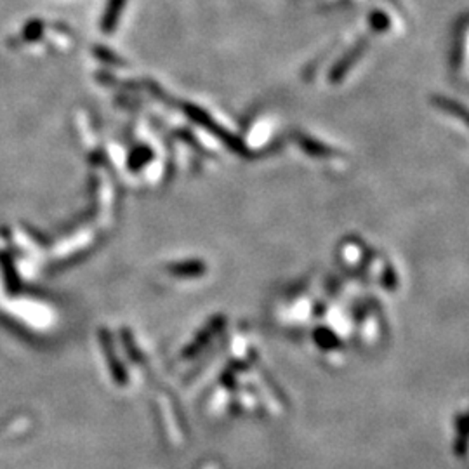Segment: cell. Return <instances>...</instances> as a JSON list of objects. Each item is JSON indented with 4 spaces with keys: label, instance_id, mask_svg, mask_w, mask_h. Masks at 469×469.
Segmentation results:
<instances>
[{
    "label": "cell",
    "instance_id": "obj_1",
    "mask_svg": "<svg viewBox=\"0 0 469 469\" xmlns=\"http://www.w3.org/2000/svg\"><path fill=\"white\" fill-rule=\"evenodd\" d=\"M127 0H108L106 9H104L101 19V31L103 34H114L117 28L120 18H122L123 7Z\"/></svg>",
    "mask_w": 469,
    "mask_h": 469
},
{
    "label": "cell",
    "instance_id": "obj_2",
    "mask_svg": "<svg viewBox=\"0 0 469 469\" xmlns=\"http://www.w3.org/2000/svg\"><path fill=\"white\" fill-rule=\"evenodd\" d=\"M435 103L438 104V106H442L445 111H448V114L455 115V117H459L460 120H464V122L469 123V110L468 108H464L463 104L450 101V99H445V98H436Z\"/></svg>",
    "mask_w": 469,
    "mask_h": 469
},
{
    "label": "cell",
    "instance_id": "obj_3",
    "mask_svg": "<svg viewBox=\"0 0 469 469\" xmlns=\"http://www.w3.org/2000/svg\"><path fill=\"white\" fill-rule=\"evenodd\" d=\"M44 34V23L40 19H31L26 23V26L23 28V40L25 42H37Z\"/></svg>",
    "mask_w": 469,
    "mask_h": 469
},
{
    "label": "cell",
    "instance_id": "obj_4",
    "mask_svg": "<svg viewBox=\"0 0 469 469\" xmlns=\"http://www.w3.org/2000/svg\"><path fill=\"white\" fill-rule=\"evenodd\" d=\"M94 56L99 59V61L106 63V65H111V66H123V65H126V61H123V59H120L118 56L115 54V52L106 49V47L96 46L94 47Z\"/></svg>",
    "mask_w": 469,
    "mask_h": 469
},
{
    "label": "cell",
    "instance_id": "obj_5",
    "mask_svg": "<svg viewBox=\"0 0 469 469\" xmlns=\"http://www.w3.org/2000/svg\"><path fill=\"white\" fill-rule=\"evenodd\" d=\"M360 51H362V47H358V49L351 51L350 54H348V58L344 59V61H341L338 66H336V70H334V75H332V79H334V80H336V79H339V75H341V77H343V74H344V71H346L348 68H350L351 63L355 61V59H356V56L360 54Z\"/></svg>",
    "mask_w": 469,
    "mask_h": 469
},
{
    "label": "cell",
    "instance_id": "obj_6",
    "mask_svg": "<svg viewBox=\"0 0 469 469\" xmlns=\"http://www.w3.org/2000/svg\"><path fill=\"white\" fill-rule=\"evenodd\" d=\"M372 25H374L375 30H386L388 19L380 13H374V16H372Z\"/></svg>",
    "mask_w": 469,
    "mask_h": 469
}]
</instances>
